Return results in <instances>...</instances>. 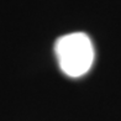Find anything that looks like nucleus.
I'll return each instance as SVG.
<instances>
[{"label":"nucleus","mask_w":121,"mask_h":121,"mask_svg":"<svg viewBox=\"0 0 121 121\" xmlns=\"http://www.w3.org/2000/svg\"><path fill=\"white\" fill-rule=\"evenodd\" d=\"M54 53L60 70L70 78H79L86 74L95 58L93 42L84 32L60 36L54 43Z\"/></svg>","instance_id":"obj_1"}]
</instances>
